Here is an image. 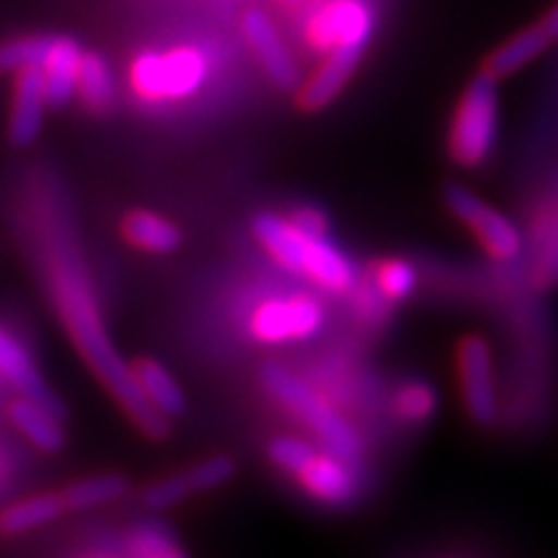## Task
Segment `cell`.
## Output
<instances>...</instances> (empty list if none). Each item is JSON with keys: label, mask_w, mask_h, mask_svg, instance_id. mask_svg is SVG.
<instances>
[{"label": "cell", "mask_w": 558, "mask_h": 558, "mask_svg": "<svg viewBox=\"0 0 558 558\" xmlns=\"http://www.w3.org/2000/svg\"><path fill=\"white\" fill-rule=\"evenodd\" d=\"M303 488L326 505H347L357 492V481L349 471V460L333 452H318L295 476Z\"/></svg>", "instance_id": "9a60e30c"}, {"label": "cell", "mask_w": 558, "mask_h": 558, "mask_svg": "<svg viewBox=\"0 0 558 558\" xmlns=\"http://www.w3.org/2000/svg\"><path fill=\"white\" fill-rule=\"evenodd\" d=\"M375 32L373 11L365 0H331L311 21V39L318 50L329 52L331 47L360 41L369 45Z\"/></svg>", "instance_id": "9c48e42d"}, {"label": "cell", "mask_w": 558, "mask_h": 558, "mask_svg": "<svg viewBox=\"0 0 558 558\" xmlns=\"http://www.w3.org/2000/svg\"><path fill=\"white\" fill-rule=\"evenodd\" d=\"M65 499L62 494H39V497L21 499L9 509H3L0 514V530L5 535H19L37 530L41 525H50V522L60 520L65 512Z\"/></svg>", "instance_id": "ffe728a7"}, {"label": "cell", "mask_w": 558, "mask_h": 558, "mask_svg": "<svg viewBox=\"0 0 558 558\" xmlns=\"http://www.w3.org/2000/svg\"><path fill=\"white\" fill-rule=\"evenodd\" d=\"M290 222L308 235H326V230H329V220H326V215L316 207L295 209V213L290 215Z\"/></svg>", "instance_id": "4dcf8cb0"}, {"label": "cell", "mask_w": 558, "mask_h": 558, "mask_svg": "<svg viewBox=\"0 0 558 558\" xmlns=\"http://www.w3.org/2000/svg\"><path fill=\"white\" fill-rule=\"evenodd\" d=\"M324 324V308L311 298H277L259 305L251 318V331L267 344L308 339Z\"/></svg>", "instance_id": "ba28073f"}, {"label": "cell", "mask_w": 558, "mask_h": 558, "mask_svg": "<svg viewBox=\"0 0 558 558\" xmlns=\"http://www.w3.org/2000/svg\"><path fill=\"white\" fill-rule=\"evenodd\" d=\"M0 378L16 388L19 396L41 403V407L50 409L52 414L62 416V411H65L62 409V401L52 393V388L47 386L45 378H41L29 349L21 344L13 333L5 331L3 326H0Z\"/></svg>", "instance_id": "7c38bea8"}, {"label": "cell", "mask_w": 558, "mask_h": 558, "mask_svg": "<svg viewBox=\"0 0 558 558\" xmlns=\"http://www.w3.org/2000/svg\"><path fill=\"white\" fill-rule=\"evenodd\" d=\"M233 460L226 458V456H215V458H207L202 460V463L194 465L192 471H186L184 476L190 481L192 492H209V488H218L226 484V481L233 478Z\"/></svg>", "instance_id": "4316f807"}, {"label": "cell", "mask_w": 558, "mask_h": 558, "mask_svg": "<svg viewBox=\"0 0 558 558\" xmlns=\"http://www.w3.org/2000/svg\"><path fill=\"white\" fill-rule=\"evenodd\" d=\"M541 24L546 26V32L550 34V39H558V5H554V9L546 13V19H543Z\"/></svg>", "instance_id": "1f68e13d"}, {"label": "cell", "mask_w": 558, "mask_h": 558, "mask_svg": "<svg viewBox=\"0 0 558 558\" xmlns=\"http://www.w3.org/2000/svg\"><path fill=\"white\" fill-rule=\"evenodd\" d=\"M52 45V34L11 39L0 45V73H19L24 68H41Z\"/></svg>", "instance_id": "603a6c76"}, {"label": "cell", "mask_w": 558, "mask_h": 558, "mask_svg": "<svg viewBox=\"0 0 558 558\" xmlns=\"http://www.w3.org/2000/svg\"><path fill=\"white\" fill-rule=\"evenodd\" d=\"M9 416L13 427L41 452H58L65 445V432L60 427V416L41 407V403L19 396L9 407Z\"/></svg>", "instance_id": "2e32d148"}, {"label": "cell", "mask_w": 558, "mask_h": 558, "mask_svg": "<svg viewBox=\"0 0 558 558\" xmlns=\"http://www.w3.org/2000/svg\"><path fill=\"white\" fill-rule=\"evenodd\" d=\"M550 41L554 39H550L546 26L543 24L527 26V29H522L520 34H514V37H509L505 45L497 47V50L488 54L484 70H488L494 78H507V75L518 73V70L530 65V62L546 50Z\"/></svg>", "instance_id": "e0dca14e"}, {"label": "cell", "mask_w": 558, "mask_h": 558, "mask_svg": "<svg viewBox=\"0 0 558 558\" xmlns=\"http://www.w3.org/2000/svg\"><path fill=\"white\" fill-rule=\"evenodd\" d=\"M186 494H192V486L190 481H186V476H171V478L158 481V484H153L150 488H145L143 501L145 507L160 512V509L177 507L179 501L186 499Z\"/></svg>", "instance_id": "f1b7e54d"}, {"label": "cell", "mask_w": 558, "mask_h": 558, "mask_svg": "<svg viewBox=\"0 0 558 558\" xmlns=\"http://www.w3.org/2000/svg\"><path fill=\"white\" fill-rule=\"evenodd\" d=\"M378 288L388 300L409 298L416 288V271L407 262H383L378 267Z\"/></svg>", "instance_id": "484cf974"}, {"label": "cell", "mask_w": 558, "mask_h": 558, "mask_svg": "<svg viewBox=\"0 0 558 558\" xmlns=\"http://www.w3.org/2000/svg\"><path fill=\"white\" fill-rule=\"evenodd\" d=\"M316 456V448L305 442V439L298 437H275L269 442V460L282 469L284 473H292L298 476L300 471L308 465V460Z\"/></svg>", "instance_id": "d4e9b609"}, {"label": "cell", "mask_w": 558, "mask_h": 558, "mask_svg": "<svg viewBox=\"0 0 558 558\" xmlns=\"http://www.w3.org/2000/svg\"><path fill=\"white\" fill-rule=\"evenodd\" d=\"M130 550L135 558H186L173 543L169 530L153 525V522H145V525L132 530Z\"/></svg>", "instance_id": "cb8c5ba5"}, {"label": "cell", "mask_w": 558, "mask_h": 558, "mask_svg": "<svg viewBox=\"0 0 558 558\" xmlns=\"http://www.w3.org/2000/svg\"><path fill=\"white\" fill-rule=\"evenodd\" d=\"M367 45L360 41H347V45H337L326 52L324 65L311 75L308 83L298 90V104L305 111H320L337 99L344 90V86L357 70L362 54H365Z\"/></svg>", "instance_id": "30bf717a"}, {"label": "cell", "mask_w": 558, "mask_h": 558, "mask_svg": "<svg viewBox=\"0 0 558 558\" xmlns=\"http://www.w3.org/2000/svg\"><path fill=\"white\" fill-rule=\"evenodd\" d=\"M488 70L478 73L460 96L448 137L450 158L463 169L481 166L497 140L499 88Z\"/></svg>", "instance_id": "277c9868"}, {"label": "cell", "mask_w": 558, "mask_h": 558, "mask_svg": "<svg viewBox=\"0 0 558 558\" xmlns=\"http://www.w3.org/2000/svg\"><path fill=\"white\" fill-rule=\"evenodd\" d=\"M34 218H37L34 233H37V246L41 262H45L52 303L70 339L75 341L90 369L99 375V380L109 388L114 401L128 411L132 422L148 437H166L169 422L150 407L137 386L132 367L111 344L107 326L101 320L99 300H96L94 284H90L65 213L50 197H41V202L34 205Z\"/></svg>", "instance_id": "6da1fadb"}, {"label": "cell", "mask_w": 558, "mask_h": 558, "mask_svg": "<svg viewBox=\"0 0 558 558\" xmlns=\"http://www.w3.org/2000/svg\"><path fill=\"white\" fill-rule=\"evenodd\" d=\"M251 230L279 267L308 277L331 292H344L354 284L352 262L326 235L303 233L290 218L275 213L256 215Z\"/></svg>", "instance_id": "7a4b0ae2"}, {"label": "cell", "mask_w": 558, "mask_h": 558, "mask_svg": "<svg viewBox=\"0 0 558 558\" xmlns=\"http://www.w3.org/2000/svg\"><path fill=\"white\" fill-rule=\"evenodd\" d=\"M262 383L269 390L271 399H277L284 409H290L305 427L316 432L326 450L333 456L352 460L360 458L362 442L352 424L339 414L331 403H326L311 386H305L298 375H292L288 367L269 362L262 369Z\"/></svg>", "instance_id": "3957f363"}, {"label": "cell", "mask_w": 558, "mask_h": 558, "mask_svg": "<svg viewBox=\"0 0 558 558\" xmlns=\"http://www.w3.org/2000/svg\"><path fill=\"white\" fill-rule=\"evenodd\" d=\"M205 78L207 60L194 47H179L166 54L143 52L130 68L132 88L145 101L186 99L199 90Z\"/></svg>", "instance_id": "5b68a950"}, {"label": "cell", "mask_w": 558, "mask_h": 558, "mask_svg": "<svg viewBox=\"0 0 558 558\" xmlns=\"http://www.w3.org/2000/svg\"><path fill=\"white\" fill-rule=\"evenodd\" d=\"M128 488L130 484L120 476V473H107V476L75 481L73 486H68L65 492H62V499H65L68 509H94L124 497Z\"/></svg>", "instance_id": "7402d4cb"}, {"label": "cell", "mask_w": 558, "mask_h": 558, "mask_svg": "<svg viewBox=\"0 0 558 558\" xmlns=\"http://www.w3.org/2000/svg\"><path fill=\"white\" fill-rule=\"evenodd\" d=\"M122 233L132 246L150 251V254H171L181 246V230L177 222L160 218L148 209H135L122 222Z\"/></svg>", "instance_id": "d6986e66"}, {"label": "cell", "mask_w": 558, "mask_h": 558, "mask_svg": "<svg viewBox=\"0 0 558 558\" xmlns=\"http://www.w3.org/2000/svg\"><path fill=\"white\" fill-rule=\"evenodd\" d=\"M442 199L445 207H448L460 222H465V226L473 230V235L481 241V246H484L494 259L509 262L520 254V230L512 226V220H509L507 215L494 209L486 199H481L476 192H471L469 186L448 181L442 190Z\"/></svg>", "instance_id": "8992f818"}, {"label": "cell", "mask_w": 558, "mask_h": 558, "mask_svg": "<svg viewBox=\"0 0 558 558\" xmlns=\"http://www.w3.org/2000/svg\"><path fill=\"white\" fill-rule=\"evenodd\" d=\"M132 373H135V380L140 390L145 393V399H148L150 407L156 409L160 416L173 418L184 414V407H186L184 393H181L179 383L173 380V375L160 365V362L140 360L137 365L132 367Z\"/></svg>", "instance_id": "ac0fdd59"}, {"label": "cell", "mask_w": 558, "mask_h": 558, "mask_svg": "<svg viewBox=\"0 0 558 558\" xmlns=\"http://www.w3.org/2000/svg\"><path fill=\"white\" fill-rule=\"evenodd\" d=\"M47 94L41 68H24L16 73V90L9 117V140L16 148H26L39 137L45 122Z\"/></svg>", "instance_id": "4fadbf2b"}, {"label": "cell", "mask_w": 558, "mask_h": 558, "mask_svg": "<svg viewBox=\"0 0 558 558\" xmlns=\"http://www.w3.org/2000/svg\"><path fill=\"white\" fill-rule=\"evenodd\" d=\"M437 407L435 390L424 383H411V386L401 388L396 396V411L409 422H418V418H427Z\"/></svg>", "instance_id": "83f0119b"}, {"label": "cell", "mask_w": 558, "mask_h": 558, "mask_svg": "<svg viewBox=\"0 0 558 558\" xmlns=\"http://www.w3.org/2000/svg\"><path fill=\"white\" fill-rule=\"evenodd\" d=\"M458 375L463 403L471 422L478 427H492L499 414L497 388H494L492 349L476 333L465 337L458 347Z\"/></svg>", "instance_id": "52a82bcc"}, {"label": "cell", "mask_w": 558, "mask_h": 558, "mask_svg": "<svg viewBox=\"0 0 558 558\" xmlns=\"http://www.w3.org/2000/svg\"><path fill=\"white\" fill-rule=\"evenodd\" d=\"M83 50L73 37H52L50 50L41 62V75H45L47 104L54 109L65 107L78 94Z\"/></svg>", "instance_id": "5bb4252c"}, {"label": "cell", "mask_w": 558, "mask_h": 558, "mask_svg": "<svg viewBox=\"0 0 558 558\" xmlns=\"http://www.w3.org/2000/svg\"><path fill=\"white\" fill-rule=\"evenodd\" d=\"M117 81L111 73L109 62L99 52H83L81 75H78V96L90 111H107L114 104Z\"/></svg>", "instance_id": "44dd1931"}, {"label": "cell", "mask_w": 558, "mask_h": 558, "mask_svg": "<svg viewBox=\"0 0 558 558\" xmlns=\"http://www.w3.org/2000/svg\"><path fill=\"white\" fill-rule=\"evenodd\" d=\"M535 282H538L543 290L558 288V218L554 222V228H550L546 243H543L538 264H535Z\"/></svg>", "instance_id": "f546056e"}, {"label": "cell", "mask_w": 558, "mask_h": 558, "mask_svg": "<svg viewBox=\"0 0 558 558\" xmlns=\"http://www.w3.org/2000/svg\"><path fill=\"white\" fill-rule=\"evenodd\" d=\"M241 29H243V37H246V41L251 45V50H254L256 58H259L262 68L267 70L271 83L282 90L298 88L300 83L298 65L292 62V54L288 52V47H284L282 37L277 34L275 24H271L267 13L259 9H248L243 13Z\"/></svg>", "instance_id": "8fae6325"}, {"label": "cell", "mask_w": 558, "mask_h": 558, "mask_svg": "<svg viewBox=\"0 0 558 558\" xmlns=\"http://www.w3.org/2000/svg\"><path fill=\"white\" fill-rule=\"evenodd\" d=\"M284 3H298V0H284Z\"/></svg>", "instance_id": "d6a6232c"}]
</instances>
